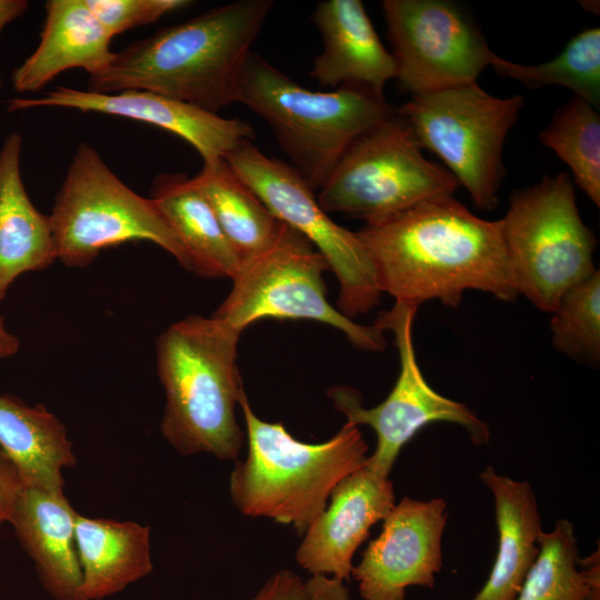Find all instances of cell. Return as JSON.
Wrapping results in <instances>:
<instances>
[{
    "label": "cell",
    "instance_id": "cell-30",
    "mask_svg": "<svg viewBox=\"0 0 600 600\" xmlns=\"http://www.w3.org/2000/svg\"><path fill=\"white\" fill-rule=\"evenodd\" d=\"M88 6L113 38L136 27L190 6L187 0H87Z\"/></svg>",
    "mask_w": 600,
    "mask_h": 600
},
{
    "label": "cell",
    "instance_id": "cell-11",
    "mask_svg": "<svg viewBox=\"0 0 600 600\" xmlns=\"http://www.w3.org/2000/svg\"><path fill=\"white\" fill-rule=\"evenodd\" d=\"M418 308L394 302L378 314L374 324L394 336L400 371L388 397L372 408H366L361 393L349 386L328 390L333 407L351 426H368L377 434L374 452L367 461L379 472L390 476L401 451L423 427L433 422H450L463 428L471 442L488 444L491 432L467 404L436 391L423 377L417 361L412 340V324Z\"/></svg>",
    "mask_w": 600,
    "mask_h": 600
},
{
    "label": "cell",
    "instance_id": "cell-36",
    "mask_svg": "<svg viewBox=\"0 0 600 600\" xmlns=\"http://www.w3.org/2000/svg\"><path fill=\"white\" fill-rule=\"evenodd\" d=\"M19 348V339L7 329L3 318L0 314V360L17 354Z\"/></svg>",
    "mask_w": 600,
    "mask_h": 600
},
{
    "label": "cell",
    "instance_id": "cell-9",
    "mask_svg": "<svg viewBox=\"0 0 600 600\" xmlns=\"http://www.w3.org/2000/svg\"><path fill=\"white\" fill-rule=\"evenodd\" d=\"M458 187L446 168L423 157L397 111L347 148L316 194L327 213L340 212L371 224L428 199L453 196Z\"/></svg>",
    "mask_w": 600,
    "mask_h": 600
},
{
    "label": "cell",
    "instance_id": "cell-5",
    "mask_svg": "<svg viewBox=\"0 0 600 600\" xmlns=\"http://www.w3.org/2000/svg\"><path fill=\"white\" fill-rule=\"evenodd\" d=\"M237 102L267 122L290 166L314 192L360 134L397 112L382 93L368 87L308 90L252 51Z\"/></svg>",
    "mask_w": 600,
    "mask_h": 600
},
{
    "label": "cell",
    "instance_id": "cell-17",
    "mask_svg": "<svg viewBox=\"0 0 600 600\" xmlns=\"http://www.w3.org/2000/svg\"><path fill=\"white\" fill-rule=\"evenodd\" d=\"M312 21L322 38L310 77L322 86H362L383 94L397 66L360 0L320 1Z\"/></svg>",
    "mask_w": 600,
    "mask_h": 600
},
{
    "label": "cell",
    "instance_id": "cell-20",
    "mask_svg": "<svg viewBox=\"0 0 600 600\" xmlns=\"http://www.w3.org/2000/svg\"><path fill=\"white\" fill-rule=\"evenodd\" d=\"M494 500L498 548L482 588L471 600H516L539 554L541 516L528 481L498 473L488 466L479 474Z\"/></svg>",
    "mask_w": 600,
    "mask_h": 600
},
{
    "label": "cell",
    "instance_id": "cell-7",
    "mask_svg": "<svg viewBox=\"0 0 600 600\" xmlns=\"http://www.w3.org/2000/svg\"><path fill=\"white\" fill-rule=\"evenodd\" d=\"M501 224L514 288L539 310L551 313L568 289L597 270V240L564 172L514 191Z\"/></svg>",
    "mask_w": 600,
    "mask_h": 600
},
{
    "label": "cell",
    "instance_id": "cell-33",
    "mask_svg": "<svg viewBox=\"0 0 600 600\" xmlns=\"http://www.w3.org/2000/svg\"><path fill=\"white\" fill-rule=\"evenodd\" d=\"M303 600H352L344 581L323 574H313L306 581Z\"/></svg>",
    "mask_w": 600,
    "mask_h": 600
},
{
    "label": "cell",
    "instance_id": "cell-26",
    "mask_svg": "<svg viewBox=\"0 0 600 600\" xmlns=\"http://www.w3.org/2000/svg\"><path fill=\"white\" fill-rule=\"evenodd\" d=\"M501 77L521 82L529 89L560 86L574 97L600 106V29L587 28L571 38L561 53L540 64H521L497 56L491 63Z\"/></svg>",
    "mask_w": 600,
    "mask_h": 600
},
{
    "label": "cell",
    "instance_id": "cell-16",
    "mask_svg": "<svg viewBox=\"0 0 600 600\" xmlns=\"http://www.w3.org/2000/svg\"><path fill=\"white\" fill-rule=\"evenodd\" d=\"M329 499L330 504L303 533L296 561L311 576L349 581L354 552L369 537L370 528L396 504L393 483L366 459L336 486Z\"/></svg>",
    "mask_w": 600,
    "mask_h": 600
},
{
    "label": "cell",
    "instance_id": "cell-24",
    "mask_svg": "<svg viewBox=\"0 0 600 600\" xmlns=\"http://www.w3.org/2000/svg\"><path fill=\"white\" fill-rule=\"evenodd\" d=\"M0 446L27 488L62 489V469L77 463L59 418L43 404L28 406L8 394H0Z\"/></svg>",
    "mask_w": 600,
    "mask_h": 600
},
{
    "label": "cell",
    "instance_id": "cell-22",
    "mask_svg": "<svg viewBox=\"0 0 600 600\" xmlns=\"http://www.w3.org/2000/svg\"><path fill=\"white\" fill-rule=\"evenodd\" d=\"M76 544L86 600H102L152 571L150 529L78 513Z\"/></svg>",
    "mask_w": 600,
    "mask_h": 600
},
{
    "label": "cell",
    "instance_id": "cell-3",
    "mask_svg": "<svg viewBox=\"0 0 600 600\" xmlns=\"http://www.w3.org/2000/svg\"><path fill=\"white\" fill-rule=\"evenodd\" d=\"M238 330L221 319L188 316L156 339L166 406L164 439L182 456L237 461L246 433L236 419L244 392L237 366Z\"/></svg>",
    "mask_w": 600,
    "mask_h": 600
},
{
    "label": "cell",
    "instance_id": "cell-27",
    "mask_svg": "<svg viewBox=\"0 0 600 600\" xmlns=\"http://www.w3.org/2000/svg\"><path fill=\"white\" fill-rule=\"evenodd\" d=\"M539 140L570 168L573 182L600 207V114L573 97L552 116Z\"/></svg>",
    "mask_w": 600,
    "mask_h": 600
},
{
    "label": "cell",
    "instance_id": "cell-2",
    "mask_svg": "<svg viewBox=\"0 0 600 600\" xmlns=\"http://www.w3.org/2000/svg\"><path fill=\"white\" fill-rule=\"evenodd\" d=\"M272 0H239L162 28L114 52L87 91L143 90L217 113L237 102L250 48Z\"/></svg>",
    "mask_w": 600,
    "mask_h": 600
},
{
    "label": "cell",
    "instance_id": "cell-32",
    "mask_svg": "<svg viewBox=\"0 0 600 600\" xmlns=\"http://www.w3.org/2000/svg\"><path fill=\"white\" fill-rule=\"evenodd\" d=\"M306 581L297 573L282 569L273 573L249 600H303Z\"/></svg>",
    "mask_w": 600,
    "mask_h": 600
},
{
    "label": "cell",
    "instance_id": "cell-35",
    "mask_svg": "<svg viewBox=\"0 0 600 600\" xmlns=\"http://www.w3.org/2000/svg\"><path fill=\"white\" fill-rule=\"evenodd\" d=\"M29 2L27 0H0V32L6 26L13 22L21 17L28 9ZM2 87V79L0 74V88Z\"/></svg>",
    "mask_w": 600,
    "mask_h": 600
},
{
    "label": "cell",
    "instance_id": "cell-28",
    "mask_svg": "<svg viewBox=\"0 0 600 600\" xmlns=\"http://www.w3.org/2000/svg\"><path fill=\"white\" fill-rule=\"evenodd\" d=\"M539 554L516 600H590L578 569V540L573 524L556 521L551 531H541Z\"/></svg>",
    "mask_w": 600,
    "mask_h": 600
},
{
    "label": "cell",
    "instance_id": "cell-8",
    "mask_svg": "<svg viewBox=\"0 0 600 600\" xmlns=\"http://www.w3.org/2000/svg\"><path fill=\"white\" fill-rule=\"evenodd\" d=\"M523 104V96L494 97L474 82L413 94L397 111L473 204L491 211L504 176L503 143Z\"/></svg>",
    "mask_w": 600,
    "mask_h": 600
},
{
    "label": "cell",
    "instance_id": "cell-6",
    "mask_svg": "<svg viewBox=\"0 0 600 600\" xmlns=\"http://www.w3.org/2000/svg\"><path fill=\"white\" fill-rule=\"evenodd\" d=\"M57 260L84 268L101 251L149 241L191 272L190 258L150 198L124 184L87 142L78 146L48 216Z\"/></svg>",
    "mask_w": 600,
    "mask_h": 600
},
{
    "label": "cell",
    "instance_id": "cell-21",
    "mask_svg": "<svg viewBox=\"0 0 600 600\" xmlns=\"http://www.w3.org/2000/svg\"><path fill=\"white\" fill-rule=\"evenodd\" d=\"M22 142L12 132L0 147V302L19 276L57 260L49 217L33 206L21 178Z\"/></svg>",
    "mask_w": 600,
    "mask_h": 600
},
{
    "label": "cell",
    "instance_id": "cell-25",
    "mask_svg": "<svg viewBox=\"0 0 600 600\" xmlns=\"http://www.w3.org/2000/svg\"><path fill=\"white\" fill-rule=\"evenodd\" d=\"M191 182L211 206L241 262L273 242L281 221L224 159L214 164H203Z\"/></svg>",
    "mask_w": 600,
    "mask_h": 600
},
{
    "label": "cell",
    "instance_id": "cell-34",
    "mask_svg": "<svg viewBox=\"0 0 600 600\" xmlns=\"http://www.w3.org/2000/svg\"><path fill=\"white\" fill-rule=\"evenodd\" d=\"M578 569L582 581L587 587L590 600H600V549L598 548L590 556L578 559Z\"/></svg>",
    "mask_w": 600,
    "mask_h": 600
},
{
    "label": "cell",
    "instance_id": "cell-23",
    "mask_svg": "<svg viewBox=\"0 0 600 600\" xmlns=\"http://www.w3.org/2000/svg\"><path fill=\"white\" fill-rule=\"evenodd\" d=\"M150 199L186 249L191 272L203 278H233L241 259L223 232L211 206L183 173H160Z\"/></svg>",
    "mask_w": 600,
    "mask_h": 600
},
{
    "label": "cell",
    "instance_id": "cell-29",
    "mask_svg": "<svg viewBox=\"0 0 600 600\" xmlns=\"http://www.w3.org/2000/svg\"><path fill=\"white\" fill-rule=\"evenodd\" d=\"M552 344L561 353L598 366L600 361V272L568 289L551 312Z\"/></svg>",
    "mask_w": 600,
    "mask_h": 600
},
{
    "label": "cell",
    "instance_id": "cell-31",
    "mask_svg": "<svg viewBox=\"0 0 600 600\" xmlns=\"http://www.w3.org/2000/svg\"><path fill=\"white\" fill-rule=\"evenodd\" d=\"M23 489L24 483L17 466L0 446V524L10 521Z\"/></svg>",
    "mask_w": 600,
    "mask_h": 600
},
{
    "label": "cell",
    "instance_id": "cell-19",
    "mask_svg": "<svg viewBox=\"0 0 600 600\" xmlns=\"http://www.w3.org/2000/svg\"><path fill=\"white\" fill-rule=\"evenodd\" d=\"M40 41L34 51L13 70L17 92L34 93L69 69H82L89 76L103 70L112 60V37L107 32L87 0H49Z\"/></svg>",
    "mask_w": 600,
    "mask_h": 600
},
{
    "label": "cell",
    "instance_id": "cell-14",
    "mask_svg": "<svg viewBox=\"0 0 600 600\" xmlns=\"http://www.w3.org/2000/svg\"><path fill=\"white\" fill-rule=\"evenodd\" d=\"M448 520L442 498L403 497L382 520L380 534L361 553L351 577L362 600H406L409 587L433 589L442 569Z\"/></svg>",
    "mask_w": 600,
    "mask_h": 600
},
{
    "label": "cell",
    "instance_id": "cell-4",
    "mask_svg": "<svg viewBox=\"0 0 600 600\" xmlns=\"http://www.w3.org/2000/svg\"><path fill=\"white\" fill-rule=\"evenodd\" d=\"M239 406L248 454L236 461L230 474L231 500L246 517L268 518L303 534L336 486L364 463L368 443L359 427L347 422L324 442H302L282 422L261 420L246 392Z\"/></svg>",
    "mask_w": 600,
    "mask_h": 600
},
{
    "label": "cell",
    "instance_id": "cell-12",
    "mask_svg": "<svg viewBox=\"0 0 600 600\" xmlns=\"http://www.w3.org/2000/svg\"><path fill=\"white\" fill-rule=\"evenodd\" d=\"M281 222L307 238L326 258L339 282L338 310L348 318L380 301L372 264L356 232L331 220L298 171L262 153L251 140L223 158Z\"/></svg>",
    "mask_w": 600,
    "mask_h": 600
},
{
    "label": "cell",
    "instance_id": "cell-13",
    "mask_svg": "<svg viewBox=\"0 0 600 600\" xmlns=\"http://www.w3.org/2000/svg\"><path fill=\"white\" fill-rule=\"evenodd\" d=\"M396 79L413 94L478 82L497 54L461 7L447 0H384Z\"/></svg>",
    "mask_w": 600,
    "mask_h": 600
},
{
    "label": "cell",
    "instance_id": "cell-15",
    "mask_svg": "<svg viewBox=\"0 0 600 600\" xmlns=\"http://www.w3.org/2000/svg\"><path fill=\"white\" fill-rule=\"evenodd\" d=\"M34 108L98 112L149 123L189 142L201 156L203 164L219 162L242 141L254 137L251 124L241 119L222 118L143 90L97 93L59 86L38 98L16 97L7 101L8 112Z\"/></svg>",
    "mask_w": 600,
    "mask_h": 600
},
{
    "label": "cell",
    "instance_id": "cell-18",
    "mask_svg": "<svg viewBox=\"0 0 600 600\" xmlns=\"http://www.w3.org/2000/svg\"><path fill=\"white\" fill-rule=\"evenodd\" d=\"M77 516L62 489L24 487L9 521L54 600H86L76 544Z\"/></svg>",
    "mask_w": 600,
    "mask_h": 600
},
{
    "label": "cell",
    "instance_id": "cell-10",
    "mask_svg": "<svg viewBox=\"0 0 600 600\" xmlns=\"http://www.w3.org/2000/svg\"><path fill=\"white\" fill-rule=\"evenodd\" d=\"M326 258L297 230L281 222L273 242L241 262L229 296L214 317L239 332L261 319H306L341 331L351 344L380 352L387 346L377 324L362 326L344 316L327 299Z\"/></svg>",
    "mask_w": 600,
    "mask_h": 600
},
{
    "label": "cell",
    "instance_id": "cell-1",
    "mask_svg": "<svg viewBox=\"0 0 600 600\" xmlns=\"http://www.w3.org/2000/svg\"><path fill=\"white\" fill-rule=\"evenodd\" d=\"M357 236L372 264L379 290L419 309L439 300L457 308L468 290L514 300L501 219L472 213L453 196L422 201Z\"/></svg>",
    "mask_w": 600,
    "mask_h": 600
}]
</instances>
